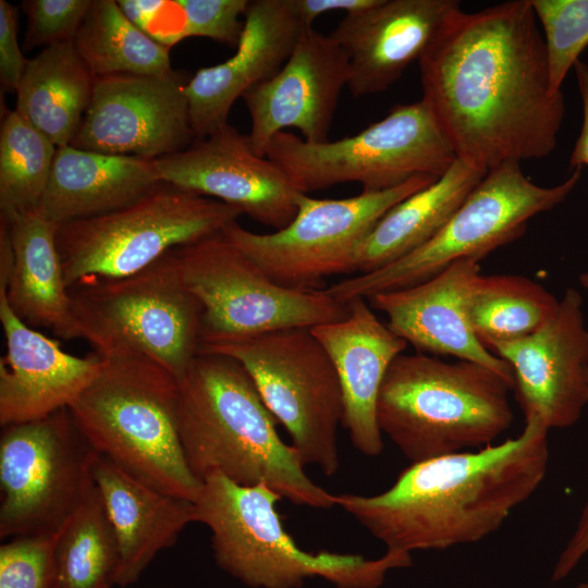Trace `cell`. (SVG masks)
Listing matches in <instances>:
<instances>
[{
	"mask_svg": "<svg viewBox=\"0 0 588 588\" xmlns=\"http://www.w3.org/2000/svg\"><path fill=\"white\" fill-rule=\"evenodd\" d=\"M559 303L527 277L481 274L470 294L468 317L476 338L488 350L536 332L554 316Z\"/></svg>",
	"mask_w": 588,
	"mask_h": 588,
	"instance_id": "obj_30",
	"label": "cell"
},
{
	"mask_svg": "<svg viewBox=\"0 0 588 588\" xmlns=\"http://www.w3.org/2000/svg\"><path fill=\"white\" fill-rule=\"evenodd\" d=\"M282 497L265 483L244 486L220 473L203 479L194 501L196 523L210 531L217 564L254 588H296L320 576L338 588H378L394 568L412 564L411 554L385 551L373 560L297 546L277 510Z\"/></svg>",
	"mask_w": 588,
	"mask_h": 588,
	"instance_id": "obj_6",
	"label": "cell"
},
{
	"mask_svg": "<svg viewBox=\"0 0 588 588\" xmlns=\"http://www.w3.org/2000/svg\"><path fill=\"white\" fill-rule=\"evenodd\" d=\"M581 100L583 119L578 137L569 156V169L588 167V64L578 60L574 65Z\"/></svg>",
	"mask_w": 588,
	"mask_h": 588,
	"instance_id": "obj_40",
	"label": "cell"
},
{
	"mask_svg": "<svg viewBox=\"0 0 588 588\" xmlns=\"http://www.w3.org/2000/svg\"><path fill=\"white\" fill-rule=\"evenodd\" d=\"M347 56L329 35L304 29L283 66L244 96L250 115L249 142L265 157L269 142L287 127L310 143L329 140L342 89L347 86Z\"/></svg>",
	"mask_w": 588,
	"mask_h": 588,
	"instance_id": "obj_18",
	"label": "cell"
},
{
	"mask_svg": "<svg viewBox=\"0 0 588 588\" xmlns=\"http://www.w3.org/2000/svg\"><path fill=\"white\" fill-rule=\"evenodd\" d=\"M56 588H112L119 568L113 527L93 480L58 532Z\"/></svg>",
	"mask_w": 588,
	"mask_h": 588,
	"instance_id": "obj_31",
	"label": "cell"
},
{
	"mask_svg": "<svg viewBox=\"0 0 588 588\" xmlns=\"http://www.w3.org/2000/svg\"><path fill=\"white\" fill-rule=\"evenodd\" d=\"M418 62L421 100L457 159L489 171L556 147L565 101L530 0L456 11Z\"/></svg>",
	"mask_w": 588,
	"mask_h": 588,
	"instance_id": "obj_1",
	"label": "cell"
},
{
	"mask_svg": "<svg viewBox=\"0 0 588 588\" xmlns=\"http://www.w3.org/2000/svg\"><path fill=\"white\" fill-rule=\"evenodd\" d=\"M70 295L81 339L100 357L144 356L177 379L198 354L203 308L175 249L127 277L79 282Z\"/></svg>",
	"mask_w": 588,
	"mask_h": 588,
	"instance_id": "obj_7",
	"label": "cell"
},
{
	"mask_svg": "<svg viewBox=\"0 0 588 588\" xmlns=\"http://www.w3.org/2000/svg\"><path fill=\"white\" fill-rule=\"evenodd\" d=\"M248 0H175L177 10L184 16L182 39L191 36L207 37L215 41L237 47Z\"/></svg>",
	"mask_w": 588,
	"mask_h": 588,
	"instance_id": "obj_35",
	"label": "cell"
},
{
	"mask_svg": "<svg viewBox=\"0 0 588 588\" xmlns=\"http://www.w3.org/2000/svg\"><path fill=\"white\" fill-rule=\"evenodd\" d=\"M575 588H588V580L587 581H584V583H580L578 584Z\"/></svg>",
	"mask_w": 588,
	"mask_h": 588,
	"instance_id": "obj_43",
	"label": "cell"
},
{
	"mask_svg": "<svg viewBox=\"0 0 588 588\" xmlns=\"http://www.w3.org/2000/svg\"><path fill=\"white\" fill-rule=\"evenodd\" d=\"M91 473L117 538L115 585L127 587L196 523V507L193 501L148 486L101 454L96 453Z\"/></svg>",
	"mask_w": 588,
	"mask_h": 588,
	"instance_id": "obj_24",
	"label": "cell"
},
{
	"mask_svg": "<svg viewBox=\"0 0 588 588\" xmlns=\"http://www.w3.org/2000/svg\"><path fill=\"white\" fill-rule=\"evenodd\" d=\"M155 164L163 183L235 207L274 231L293 220L303 193L229 123Z\"/></svg>",
	"mask_w": 588,
	"mask_h": 588,
	"instance_id": "obj_16",
	"label": "cell"
},
{
	"mask_svg": "<svg viewBox=\"0 0 588 588\" xmlns=\"http://www.w3.org/2000/svg\"><path fill=\"white\" fill-rule=\"evenodd\" d=\"M588 553V501L583 506L577 525L560 553L553 571L552 581L566 578Z\"/></svg>",
	"mask_w": 588,
	"mask_h": 588,
	"instance_id": "obj_38",
	"label": "cell"
},
{
	"mask_svg": "<svg viewBox=\"0 0 588 588\" xmlns=\"http://www.w3.org/2000/svg\"><path fill=\"white\" fill-rule=\"evenodd\" d=\"M17 8L0 0V81L2 91L16 93L28 60L17 41Z\"/></svg>",
	"mask_w": 588,
	"mask_h": 588,
	"instance_id": "obj_37",
	"label": "cell"
},
{
	"mask_svg": "<svg viewBox=\"0 0 588 588\" xmlns=\"http://www.w3.org/2000/svg\"><path fill=\"white\" fill-rule=\"evenodd\" d=\"M512 384L470 360L401 354L377 400V422L412 463L490 445L512 425Z\"/></svg>",
	"mask_w": 588,
	"mask_h": 588,
	"instance_id": "obj_4",
	"label": "cell"
},
{
	"mask_svg": "<svg viewBox=\"0 0 588 588\" xmlns=\"http://www.w3.org/2000/svg\"><path fill=\"white\" fill-rule=\"evenodd\" d=\"M177 431L186 462L203 481L265 483L293 504L330 509L335 495L314 482L246 369L234 358L198 353L177 379Z\"/></svg>",
	"mask_w": 588,
	"mask_h": 588,
	"instance_id": "obj_3",
	"label": "cell"
},
{
	"mask_svg": "<svg viewBox=\"0 0 588 588\" xmlns=\"http://www.w3.org/2000/svg\"><path fill=\"white\" fill-rule=\"evenodd\" d=\"M581 169L554 186H540L506 161L490 169L443 228L427 243L377 270L341 280L327 289L339 302L418 284L458 259L480 261L520 237L529 220L563 203L574 191Z\"/></svg>",
	"mask_w": 588,
	"mask_h": 588,
	"instance_id": "obj_8",
	"label": "cell"
},
{
	"mask_svg": "<svg viewBox=\"0 0 588 588\" xmlns=\"http://www.w3.org/2000/svg\"><path fill=\"white\" fill-rule=\"evenodd\" d=\"M57 149L15 109L5 112L0 128V217L37 208Z\"/></svg>",
	"mask_w": 588,
	"mask_h": 588,
	"instance_id": "obj_32",
	"label": "cell"
},
{
	"mask_svg": "<svg viewBox=\"0 0 588 588\" xmlns=\"http://www.w3.org/2000/svg\"><path fill=\"white\" fill-rule=\"evenodd\" d=\"M543 30L550 87L561 86L588 47V0H530Z\"/></svg>",
	"mask_w": 588,
	"mask_h": 588,
	"instance_id": "obj_33",
	"label": "cell"
},
{
	"mask_svg": "<svg viewBox=\"0 0 588 588\" xmlns=\"http://www.w3.org/2000/svg\"><path fill=\"white\" fill-rule=\"evenodd\" d=\"M12 262L0 283L13 313L32 328L50 329L64 340L81 339L56 244L58 224L36 210L8 218Z\"/></svg>",
	"mask_w": 588,
	"mask_h": 588,
	"instance_id": "obj_26",
	"label": "cell"
},
{
	"mask_svg": "<svg viewBox=\"0 0 588 588\" xmlns=\"http://www.w3.org/2000/svg\"><path fill=\"white\" fill-rule=\"evenodd\" d=\"M124 14L140 29L148 34L156 14L164 7L166 1L156 0H119Z\"/></svg>",
	"mask_w": 588,
	"mask_h": 588,
	"instance_id": "obj_41",
	"label": "cell"
},
{
	"mask_svg": "<svg viewBox=\"0 0 588 588\" xmlns=\"http://www.w3.org/2000/svg\"><path fill=\"white\" fill-rule=\"evenodd\" d=\"M488 351L511 366L525 419L536 417L549 429L578 421L588 405V328L577 290L566 289L556 313L539 330Z\"/></svg>",
	"mask_w": 588,
	"mask_h": 588,
	"instance_id": "obj_17",
	"label": "cell"
},
{
	"mask_svg": "<svg viewBox=\"0 0 588 588\" xmlns=\"http://www.w3.org/2000/svg\"><path fill=\"white\" fill-rule=\"evenodd\" d=\"M242 211L167 183L121 209L59 224L57 249L69 289L136 273L172 249L222 232Z\"/></svg>",
	"mask_w": 588,
	"mask_h": 588,
	"instance_id": "obj_9",
	"label": "cell"
},
{
	"mask_svg": "<svg viewBox=\"0 0 588 588\" xmlns=\"http://www.w3.org/2000/svg\"><path fill=\"white\" fill-rule=\"evenodd\" d=\"M93 0H25L27 16L24 49L73 40Z\"/></svg>",
	"mask_w": 588,
	"mask_h": 588,
	"instance_id": "obj_36",
	"label": "cell"
},
{
	"mask_svg": "<svg viewBox=\"0 0 588 588\" xmlns=\"http://www.w3.org/2000/svg\"><path fill=\"white\" fill-rule=\"evenodd\" d=\"M187 82L168 74H112L96 78L94 94L71 146L155 160L196 139Z\"/></svg>",
	"mask_w": 588,
	"mask_h": 588,
	"instance_id": "obj_15",
	"label": "cell"
},
{
	"mask_svg": "<svg viewBox=\"0 0 588 588\" xmlns=\"http://www.w3.org/2000/svg\"><path fill=\"white\" fill-rule=\"evenodd\" d=\"M488 171L456 159L429 186L388 210L357 247L353 272L367 273L409 254L432 238Z\"/></svg>",
	"mask_w": 588,
	"mask_h": 588,
	"instance_id": "obj_27",
	"label": "cell"
},
{
	"mask_svg": "<svg viewBox=\"0 0 588 588\" xmlns=\"http://www.w3.org/2000/svg\"><path fill=\"white\" fill-rule=\"evenodd\" d=\"M436 180L421 175L390 189L336 199L302 193L295 217L283 229L261 234L234 222L222 233L274 282L318 289L326 277L352 273L357 247L380 218Z\"/></svg>",
	"mask_w": 588,
	"mask_h": 588,
	"instance_id": "obj_14",
	"label": "cell"
},
{
	"mask_svg": "<svg viewBox=\"0 0 588 588\" xmlns=\"http://www.w3.org/2000/svg\"><path fill=\"white\" fill-rule=\"evenodd\" d=\"M345 318L311 328L339 377L343 400L342 426L364 455L383 451L377 422V400L392 362L407 343L373 313L366 298L347 302Z\"/></svg>",
	"mask_w": 588,
	"mask_h": 588,
	"instance_id": "obj_23",
	"label": "cell"
},
{
	"mask_svg": "<svg viewBox=\"0 0 588 588\" xmlns=\"http://www.w3.org/2000/svg\"><path fill=\"white\" fill-rule=\"evenodd\" d=\"M5 355L0 359V425L45 418L69 406L97 376L98 354L71 355L21 320L0 291Z\"/></svg>",
	"mask_w": 588,
	"mask_h": 588,
	"instance_id": "obj_22",
	"label": "cell"
},
{
	"mask_svg": "<svg viewBox=\"0 0 588 588\" xmlns=\"http://www.w3.org/2000/svg\"><path fill=\"white\" fill-rule=\"evenodd\" d=\"M96 78L73 40L46 46L28 60L15 110L58 148L70 145L91 101Z\"/></svg>",
	"mask_w": 588,
	"mask_h": 588,
	"instance_id": "obj_28",
	"label": "cell"
},
{
	"mask_svg": "<svg viewBox=\"0 0 588 588\" xmlns=\"http://www.w3.org/2000/svg\"><path fill=\"white\" fill-rule=\"evenodd\" d=\"M378 0H290L304 29L313 28L314 21L324 13L341 11L345 15L375 5Z\"/></svg>",
	"mask_w": 588,
	"mask_h": 588,
	"instance_id": "obj_39",
	"label": "cell"
},
{
	"mask_svg": "<svg viewBox=\"0 0 588 588\" xmlns=\"http://www.w3.org/2000/svg\"><path fill=\"white\" fill-rule=\"evenodd\" d=\"M73 42L96 77L173 71L170 47L137 27L114 0H93Z\"/></svg>",
	"mask_w": 588,
	"mask_h": 588,
	"instance_id": "obj_29",
	"label": "cell"
},
{
	"mask_svg": "<svg viewBox=\"0 0 588 588\" xmlns=\"http://www.w3.org/2000/svg\"><path fill=\"white\" fill-rule=\"evenodd\" d=\"M156 588H171V587H156Z\"/></svg>",
	"mask_w": 588,
	"mask_h": 588,
	"instance_id": "obj_45",
	"label": "cell"
},
{
	"mask_svg": "<svg viewBox=\"0 0 588 588\" xmlns=\"http://www.w3.org/2000/svg\"><path fill=\"white\" fill-rule=\"evenodd\" d=\"M162 183L155 160L66 145L57 149L35 210L59 225L121 209Z\"/></svg>",
	"mask_w": 588,
	"mask_h": 588,
	"instance_id": "obj_25",
	"label": "cell"
},
{
	"mask_svg": "<svg viewBox=\"0 0 588 588\" xmlns=\"http://www.w3.org/2000/svg\"><path fill=\"white\" fill-rule=\"evenodd\" d=\"M585 376H586V379H587V382H588V367L586 369Z\"/></svg>",
	"mask_w": 588,
	"mask_h": 588,
	"instance_id": "obj_44",
	"label": "cell"
},
{
	"mask_svg": "<svg viewBox=\"0 0 588 588\" xmlns=\"http://www.w3.org/2000/svg\"><path fill=\"white\" fill-rule=\"evenodd\" d=\"M579 283L583 287H585L586 290H588V270L583 272L579 278Z\"/></svg>",
	"mask_w": 588,
	"mask_h": 588,
	"instance_id": "obj_42",
	"label": "cell"
},
{
	"mask_svg": "<svg viewBox=\"0 0 588 588\" xmlns=\"http://www.w3.org/2000/svg\"><path fill=\"white\" fill-rule=\"evenodd\" d=\"M96 452L69 408L0 436V538L57 534L93 482Z\"/></svg>",
	"mask_w": 588,
	"mask_h": 588,
	"instance_id": "obj_13",
	"label": "cell"
},
{
	"mask_svg": "<svg viewBox=\"0 0 588 588\" xmlns=\"http://www.w3.org/2000/svg\"><path fill=\"white\" fill-rule=\"evenodd\" d=\"M101 359L97 376L69 406L76 427L96 453L130 475L194 502L203 481L181 444L176 378L135 354Z\"/></svg>",
	"mask_w": 588,
	"mask_h": 588,
	"instance_id": "obj_5",
	"label": "cell"
},
{
	"mask_svg": "<svg viewBox=\"0 0 588 588\" xmlns=\"http://www.w3.org/2000/svg\"><path fill=\"white\" fill-rule=\"evenodd\" d=\"M57 534L20 536L0 547V588H56Z\"/></svg>",
	"mask_w": 588,
	"mask_h": 588,
	"instance_id": "obj_34",
	"label": "cell"
},
{
	"mask_svg": "<svg viewBox=\"0 0 588 588\" xmlns=\"http://www.w3.org/2000/svg\"><path fill=\"white\" fill-rule=\"evenodd\" d=\"M265 156L305 194L342 183L379 192L416 176L439 179L457 159L421 99L395 105L359 133L333 142L310 143L290 132L278 133Z\"/></svg>",
	"mask_w": 588,
	"mask_h": 588,
	"instance_id": "obj_11",
	"label": "cell"
},
{
	"mask_svg": "<svg viewBox=\"0 0 588 588\" xmlns=\"http://www.w3.org/2000/svg\"><path fill=\"white\" fill-rule=\"evenodd\" d=\"M549 430L536 417L525 419L516 438L412 463L385 491L342 493L335 503L388 551L411 554L478 542L543 481Z\"/></svg>",
	"mask_w": 588,
	"mask_h": 588,
	"instance_id": "obj_2",
	"label": "cell"
},
{
	"mask_svg": "<svg viewBox=\"0 0 588 588\" xmlns=\"http://www.w3.org/2000/svg\"><path fill=\"white\" fill-rule=\"evenodd\" d=\"M461 4L455 0H378L346 14L331 37L347 56L354 97L385 91L421 58Z\"/></svg>",
	"mask_w": 588,
	"mask_h": 588,
	"instance_id": "obj_20",
	"label": "cell"
},
{
	"mask_svg": "<svg viewBox=\"0 0 588 588\" xmlns=\"http://www.w3.org/2000/svg\"><path fill=\"white\" fill-rule=\"evenodd\" d=\"M480 275L479 261L458 259L418 284L378 293L367 301L419 353L478 363L514 388L511 366L478 341L469 322L468 303Z\"/></svg>",
	"mask_w": 588,
	"mask_h": 588,
	"instance_id": "obj_19",
	"label": "cell"
},
{
	"mask_svg": "<svg viewBox=\"0 0 588 588\" xmlns=\"http://www.w3.org/2000/svg\"><path fill=\"white\" fill-rule=\"evenodd\" d=\"M203 308L200 343L341 320L347 304L320 289L274 282L222 232L175 248ZM200 345V344H199Z\"/></svg>",
	"mask_w": 588,
	"mask_h": 588,
	"instance_id": "obj_12",
	"label": "cell"
},
{
	"mask_svg": "<svg viewBox=\"0 0 588 588\" xmlns=\"http://www.w3.org/2000/svg\"><path fill=\"white\" fill-rule=\"evenodd\" d=\"M303 30L290 0L249 2L235 53L199 69L185 86L196 139L226 124L233 103L283 66Z\"/></svg>",
	"mask_w": 588,
	"mask_h": 588,
	"instance_id": "obj_21",
	"label": "cell"
},
{
	"mask_svg": "<svg viewBox=\"0 0 588 588\" xmlns=\"http://www.w3.org/2000/svg\"><path fill=\"white\" fill-rule=\"evenodd\" d=\"M198 353L237 360L285 428L303 465H314L326 476L339 470L342 391L331 358L311 328L204 342Z\"/></svg>",
	"mask_w": 588,
	"mask_h": 588,
	"instance_id": "obj_10",
	"label": "cell"
}]
</instances>
